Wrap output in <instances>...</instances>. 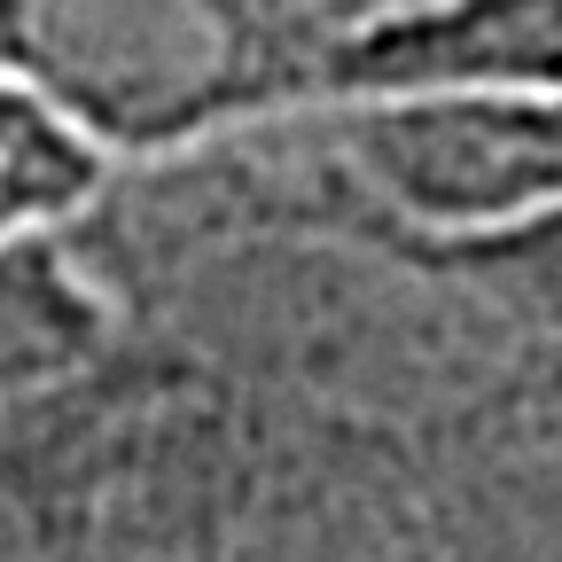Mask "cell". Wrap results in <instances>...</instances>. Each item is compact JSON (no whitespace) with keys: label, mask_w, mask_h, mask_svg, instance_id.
Wrapping results in <instances>:
<instances>
[{"label":"cell","mask_w":562,"mask_h":562,"mask_svg":"<svg viewBox=\"0 0 562 562\" xmlns=\"http://www.w3.org/2000/svg\"><path fill=\"white\" fill-rule=\"evenodd\" d=\"M414 243L430 250L438 273L461 281L562 391V211H539V220H516V227H484V235H414Z\"/></svg>","instance_id":"6"},{"label":"cell","mask_w":562,"mask_h":562,"mask_svg":"<svg viewBox=\"0 0 562 562\" xmlns=\"http://www.w3.org/2000/svg\"><path fill=\"white\" fill-rule=\"evenodd\" d=\"M266 446L243 398L125 321L79 383L0 414V562H258Z\"/></svg>","instance_id":"1"},{"label":"cell","mask_w":562,"mask_h":562,"mask_svg":"<svg viewBox=\"0 0 562 562\" xmlns=\"http://www.w3.org/2000/svg\"><path fill=\"white\" fill-rule=\"evenodd\" d=\"M297 157L414 235H484L562 211V94L281 125Z\"/></svg>","instance_id":"3"},{"label":"cell","mask_w":562,"mask_h":562,"mask_svg":"<svg viewBox=\"0 0 562 562\" xmlns=\"http://www.w3.org/2000/svg\"><path fill=\"white\" fill-rule=\"evenodd\" d=\"M110 172L70 140L32 94L0 79V243L63 235L102 203Z\"/></svg>","instance_id":"7"},{"label":"cell","mask_w":562,"mask_h":562,"mask_svg":"<svg viewBox=\"0 0 562 562\" xmlns=\"http://www.w3.org/2000/svg\"><path fill=\"white\" fill-rule=\"evenodd\" d=\"M539 94H562V0H351L328 117Z\"/></svg>","instance_id":"4"},{"label":"cell","mask_w":562,"mask_h":562,"mask_svg":"<svg viewBox=\"0 0 562 562\" xmlns=\"http://www.w3.org/2000/svg\"><path fill=\"white\" fill-rule=\"evenodd\" d=\"M125 344V313L63 235L0 243V414L79 383Z\"/></svg>","instance_id":"5"},{"label":"cell","mask_w":562,"mask_h":562,"mask_svg":"<svg viewBox=\"0 0 562 562\" xmlns=\"http://www.w3.org/2000/svg\"><path fill=\"white\" fill-rule=\"evenodd\" d=\"M351 0H165L0 9V79L32 94L117 180L336 110Z\"/></svg>","instance_id":"2"}]
</instances>
